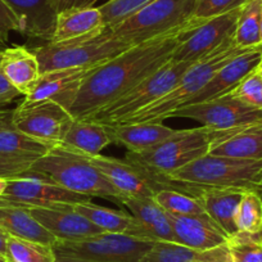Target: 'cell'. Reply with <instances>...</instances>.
<instances>
[{"label":"cell","instance_id":"1","mask_svg":"<svg viewBox=\"0 0 262 262\" xmlns=\"http://www.w3.org/2000/svg\"><path fill=\"white\" fill-rule=\"evenodd\" d=\"M201 22L203 21L193 18L168 34L134 45L108 62L97 66L85 77L70 108L72 117L81 120L92 117L150 76L171 59L186 32Z\"/></svg>","mask_w":262,"mask_h":262},{"label":"cell","instance_id":"2","mask_svg":"<svg viewBox=\"0 0 262 262\" xmlns=\"http://www.w3.org/2000/svg\"><path fill=\"white\" fill-rule=\"evenodd\" d=\"M26 178L52 181L74 193L92 198L99 196L120 203L123 196L84 155L60 144L34 161Z\"/></svg>","mask_w":262,"mask_h":262},{"label":"cell","instance_id":"3","mask_svg":"<svg viewBox=\"0 0 262 262\" xmlns=\"http://www.w3.org/2000/svg\"><path fill=\"white\" fill-rule=\"evenodd\" d=\"M257 48V47H256ZM253 49V48H251ZM249 49H242L236 47L235 42L230 41L224 45L208 57L193 63L188 71L181 76L172 90L163 95L161 99L156 100L144 110L130 116L121 123H140V122H162L172 117L176 111L184 105L189 104L205 85L213 77V75L228 64L230 60L238 55L243 54Z\"/></svg>","mask_w":262,"mask_h":262},{"label":"cell","instance_id":"4","mask_svg":"<svg viewBox=\"0 0 262 262\" xmlns=\"http://www.w3.org/2000/svg\"><path fill=\"white\" fill-rule=\"evenodd\" d=\"M200 188H238L262 191V161L206 155L167 176Z\"/></svg>","mask_w":262,"mask_h":262},{"label":"cell","instance_id":"5","mask_svg":"<svg viewBox=\"0 0 262 262\" xmlns=\"http://www.w3.org/2000/svg\"><path fill=\"white\" fill-rule=\"evenodd\" d=\"M131 48L116 39L110 27L93 36L80 37L62 42H47L35 48L41 74L62 69L89 67L108 62Z\"/></svg>","mask_w":262,"mask_h":262},{"label":"cell","instance_id":"6","mask_svg":"<svg viewBox=\"0 0 262 262\" xmlns=\"http://www.w3.org/2000/svg\"><path fill=\"white\" fill-rule=\"evenodd\" d=\"M224 130L202 127L179 130L157 147L140 153H126V160L137 162L155 172L168 176L193 161L208 155L212 143Z\"/></svg>","mask_w":262,"mask_h":262},{"label":"cell","instance_id":"7","mask_svg":"<svg viewBox=\"0 0 262 262\" xmlns=\"http://www.w3.org/2000/svg\"><path fill=\"white\" fill-rule=\"evenodd\" d=\"M195 3L196 0H156L110 29L116 39L134 47L188 24L193 19Z\"/></svg>","mask_w":262,"mask_h":262},{"label":"cell","instance_id":"8","mask_svg":"<svg viewBox=\"0 0 262 262\" xmlns=\"http://www.w3.org/2000/svg\"><path fill=\"white\" fill-rule=\"evenodd\" d=\"M191 64V62H178L170 59L150 76L135 85L133 89L85 120L97 121L108 126L118 125L172 90Z\"/></svg>","mask_w":262,"mask_h":262},{"label":"cell","instance_id":"9","mask_svg":"<svg viewBox=\"0 0 262 262\" xmlns=\"http://www.w3.org/2000/svg\"><path fill=\"white\" fill-rule=\"evenodd\" d=\"M155 243L126 234L102 233L82 241H58L53 249L57 257L77 262H140Z\"/></svg>","mask_w":262,"mask_h":262},{"label":"cell","instance_id":"10","mask_svg":"<svg viewBox=\"0 0 262 262\" xmlns=\"http://www.w3.org/2000/svg\"><path fill=\"white\" fill-rule=\"evenodd\" d=\"M72 121L71 113L53 100L25 99L13 112L17 130L52 147L62 143Z\"/></svg>","mask_w":262,"mask_h":262},{"label":"cell","instance_id":"11","mask_svg":"<svg viewBox=\"0 0 262 262\" xmlns=\"http://www.w3.org/2000/svg\"><path fill=\"white\" fill-rule=\"evenodd\" d=\"M172 117L190 118L212 130H233L262 122V110L246 104L231 94H225L184 105Z\"/></svg>","mask_w":262,"mask_h":262},{"label":"cell","instance_id":"12","mask_svg":"<svg viewBox=\"0 0 262 262\" xmlns=\"http://www.w3.org/2000/svg\"><path fill=\"white\" fill-rule=\"evenodd\" d=\"M242 8L201 22L189 30L171 59L195 63L233 41Z\"/></svg>","mask_w":262,"mask_h":262},{"label":"cell","instance_id":"13","mask_svg":"<svg viewBox=\"0 0 262 262\" xmlns=\"http://www.w3.org/2000/svg\"><path fill=\"white\" fill-rule=\"evenodd\" d=\"M92 196L82 195L64 189L52 181L37 178H19L8 180V186L0 195V206L18 207H59L90 202Z\"/></svg>","mask_w":262,"mask_h":262},{"label":"cell","instance_id":"14","mask_svg":"<svg viewBox=\"0 0 262 262\" xmlns=\"http://www.w3.org/2000/svg\"><path fill=\"white\" fill-rule=\"evenodd\" d=\"M27 210L57 241H82L104 233L85 216L76 212L72 205H63L59 207H29Z\"/></svg>","mask_w":262,"mask_h":262},{"label":"cell","instance_id":"15","mask_svg":"<svg viewBox=\"0 0 262 262\" xmlns=\"http://www.w3.org/2000/svg\"><path fill=\"white\" fill-rule=\"evenodd\" d=\"M97 66L54 70V71L41 74L34 89L29 95L25 97V99L53 100L70 112V108L72 107L76 99L82 81Z\"/></svg>","mask_w":262,"mask_h":262},{"label":"cell","instance_id":"16","mask_svg":"<svg viewBox=\"0 0 262 262\" xmlns=\"http://www.w3.org/2000/svg\"><path fill=\"white\" fill-rule=\"evenodd\" d=\"M176 243L198 251H208L228 243L229 235L210 217L167 213Z\"/></svg>","mask_w":262,"mask_h":262},{"label":"cell","instance_id":"17","mask_svg":"<svg viewBox=\"0 0 262 262\" xmlns=\"http://www.w3.org/2000/svg\"><path fill=\"white\" fill-rule=\"evenodd\" d=\"M261 60L262 47L249 49L235 57L213 75L212 79L189 102V104L215 99L230 93L242 80L258 70Z\"/></svg>","mask_w":262,"mask_h":262},{"label":"cell","instance_id":"18","mask_svg":"<svg viewBox=\"0 0 262 262\" xmlns=\"http://www.w3.org/2000/svg\"><path fill=\"white\" fill-rule=\"evenodd\" d=\"M120 205L125 206L140 225V238L150 242H175L167 212L153 198L123 195Z\"/></svg>","mask_w":262,"mask_h":262},{"label":"cell","instance_id":"19","mask_svg":"<svg viewBox=\"0 0 262 262\" xmlns=\"http://www.w3.org/2000/svg\"><path fill=\"white\" fill-rule=\"evenodd\" d=\"M18 19L19 34L31 39L52 40L57 13L50 0H3Z\"/></svg>","mask_w":262,"mask_h":262},{"label":"cell","instance_id":"20","mask_svg":"<svg viewBox=\"0 0 262 262\" xmlns=\"http://www.w3.org/2000/svg\"><path fill=\"white\" fill-rule=\"evenodd\" d=\"M208 153L220 157L262 161V122L224 130Z\"/></svg>","mask_w":262,"mask_h":262},{"label":"cell","instance_id":"21","mask_svg":"<svg viewBox=\"0 0 262 262\" xmlns=\"http://www.w3.org/2000/svg\"><path fill=\"white\" fill-rule=\"evenodd\" d=\"M0 67L8 81L25 97L31 93L41 76L36 55L24 45H13L2 50Z\"/></svg>","mask_w":262,"mask_h":262},{"label":"cell","instance_id":"22","mask_svg":"<svg viewBox=\"0 0 262 262\" xmlns=\"http://www.w3.org/2000/svg\"><path fill=\"white\" fill-rule=\"evenodd\" d=\"M115 143L123 145L128 152L140 153L166 142L179 130L163 125L162 122L118 123L111 125Z\"/></svg>","mask_w":262,"mask_h":262},{"label":"cell","instance_id":"23","mask_svg":"<svg viewBox=\"0 0 262 262\" xmlns=\"http://www.w3.org/2000/svg\"><path fill=\"white\" fill-rule=\"evenodd\" d=\"M105 27L107 26L99 7L67 9L57 14L55 29L49 42H62L93 36L104 31Z\"/></svg>","mask_w":262,"mask_h":262},{"label":"cell","instance_id":"24","mask_svg":"<svg viewBox=\"0 0 262 262\" xmlns=\"http://www.w3.org/2000/svg\"><path fill=\"white\" fill-rule=\"evenodd\" d=\"M115 139L108 125L92 120L74 118L60 145L76 153L94 157L104 148L113 144Z\"/></svg>","mask_w":262,"mask_h":262},{"label":"cell","instance_id":"25","mask_svg":"<svg viewBox=\"0 0 262 262\" xmlns=\"http://www.w3.org/2000/svg\"><path fill=\"white\" fill-rule=\"evenodd\" d=\"M244 191L238 188H202L196 198L206 213L230 236L238 231L235 216Z\"/></svg>","mask_w":262,"mask_h":262},{"label":"cell","instance_id":"26","mask_svg":"<svg viewBox=\"0 0 262 262\" xmlns=\"http://www.w3.org/2000/svg\"><path fill=\"white\" fill-rule=\"evenodd\" d=\"M140 262H231L228 243L208 251H198L173 242H156Z\"/></svg>","mask_w":262,"mask_h":262},{"label":"cell","instance_id":"27","mask_svg":"<svg viewBox=\"0 0 262 262\" xmlns=\"http://www.w3.org/2000/svg\"><path fill=\"white\" fill-rule=\"evenodd\" d=\"M0 228L11 236L47 246H54L58 242L27 208L18 206H0Z\"/></svg>","mask_w":262,"mask_h":262},{"label":"cell","instance_id":"28","mask_svg":"<svg viewBox=\"0 0 262 262\" xmlns=\"http://www.w3.org/2000/svg\"><path fill=\"white\" fill-rule=\"evenodd\" d=\"M76 212L92 221L93 224L102 229L104 233L126 234V235L140 238V225L133 215L118 210L98 206L90 202H79L72 205ZM142 239V238H140Z\"/></svg>","mask_w":262,"mask_h":262},{"label":"cell","instance_id":"29","mask_svg":"<svg viewBox=\"0 0 262 262\" xmlns=\"http://www.w3.org/2000/svg\"><path fill=\"white\" fill-rule=\"evenodd\" d=\"M52 145L24 134L16 127L0 133V156L37 160L52 149Z\"/></svg>","mask_w":262,"mask_h":262},{"label":"cell","instance_id":"30","mask_svg":"<svg viewBox=\"0 0 262 262\" xmlns=\"http://www.w3.org/2000/svg\"><path fill=\"white\" fill-rule=\"evenodd\" d=\"M262 0H249L242 8L236 24L234 42L242 49L262 47L259 35V22H261Z\"/></svg>","mask_w":262,"mask_h":262},{"label":"cell","instance_id":"31","mask_svg":"<svg viewBox=\"0 0 262 262\" xmlns=\"http://www.w3.org/2000/svg\"><path fill=\"white\" fill-rule=\"evenodd\" d=\"M153 200L167 213L181 216H205L207 215L201 201L195 195L175 190L162 189L155 194Z\"/></svg>","mask_w":262,"mask_h":262},{"label":"cell","instance_id":"32","mask_svg":"<svg viewBox=\"0 0 262 262\" xmlns=\"http://www.w3.org/2000/svg\"><path fill=\"white\" fill-rule=\"evenodd\" d=\"M7 259L9 262H55L57 256L53 246L8 236Z\"/></svg>","mask_w":262,"mask_h":262},{"label":"cell","instance_id":"33","mask_svg":"<svg viewBox=\"0 0 262 262\" xmlns=\"http://www.w3.org/2000/svg\"><path fill=\"white\" fill-rule=\"evenodd\" d=\"M235 224L238 231H244V233L262 231V196L259 191H244L236 211Z\"/></svg>","mask_w":262,"mask_h":262},{"label":"cell","instance_id":"34","mask_svg":"<svg viewBox=\"0 0 262 262\" xmlns=\"http://www.w3.org/2000/svg\"><path fill=\"white\" fill-rule=\"evenodd\" d=\"M228 248L231 262H262V231H236L229 236Z\"/></svg>","mask_w":262,"mask_h":262},{"label":"cell","instance_id":"35","mask_svg":"<svg viewBox=\"0 0 262 262\" xmlns=\"http://www.w3.org/2000/svg\"><path fill=\"white\" fill-rule=\"evenodd\" d=\"M156 0H108L99 7L107 27H115Z\"/></svg>","mask_w":262,"mask_h":262},{"label":"cell","instance_id":"36","mask_svg":"<svg viewBox=\"0 0 262 262\" xmlns=\"http://www.w3.org/2000/svg\"><path fill=\"white\" fill-rule=\"evenodd\" d=\"M249 0H196L193 18L207 21L246 6Z\"/></svg>","mask_w":262,"mask_h":262},{"label":"cell","instance_id":"37","mask_svg":"<svg viewBox=\"0 0 262 262\" xmlns=\"http://www.w3.org/2000/svg\"><path fill=\"white\" fill-rule=\"evenodd\" d=\"M228 94L238 98L246 104L262 110V76L258 70L242 80Z\"/></svg>","mask_w":262,"mask_h":262},{"label":"cell","instance_id":"38","mask_svg":"<svg viewBox=\"0 0 262 262\" xmlns=\"http://www.w3.org/2000/svg\"><path fill=\"white\" fill-rule=\"evenodd\" d=\"M32 163L34 160L29 158L0 156V179L12 180V179L26 178L27 171L30 170Z\"/></svg>","mask_w":262,"mask_h":262},{"label":"cell","instance_id":"39","mask_svg":"<svg viewBox=\"0 0 262 262\" xmlns=\"http://www.w3.org/2000/svg\"><path fill=\"white\" fill-rule=\"evenodd\" d=\"M13 31H19L18 19L3 0H0V44H6Z\"/></svg>","mask_w":262,"mask_h":262},{"label":"cell","instance_id":"40","mask_svg":"<svg viewBox=\"0 0 262 262\" xmlns=\"http://www.w3.org/2000/svg\"><path fill=\"white\" fill-rule=\"evenodd\" d=\"M0 55H2V50H0ZM19 95L21 94H19L18 90L8 81L3 70L0 67V108L12 103Z\"/></svg>","mask_w":262,"mask_h":262},{"label":"cell","instance_id":"41","mask_svg":"<svg viewBox=\"0 0 262 262\" xmlns=\"http://www.w3.org/2000/svg\"><path fill=\"white\" fill-rule=\"evenodd\" d=\"M98 0H50L53 9L55 13L67 11V9L74 8H89L93 7Z\"/></svg>","mask_w":262,"mask_h":262},{"label":"cell","instance_id":"42","mask_svg":"<svg viewBox=\"0 0 262 262\" xmlns=\"http://www.w3.org/2000/svg\"><path fill=\"white\" fill-rule=\"evenodd\" d=\"M13 112L14 110H0V133L7 128L14 127Z\"/></svg>","mask_w":262,"mask_h":262},{"label":"cell","instance_id":"43","mask_svg":"<svg viewBox=\"0 0 262 262\" xmlns=\"http://www.w3.org/2000/svg\"><path fill=\"white\" fill-rule=\"evenodd\" d=\"M9 234H7L3 229L0 228V256L7 258V241Z\"/></svg>","mask_w":262,"mask_h":262},{"label":"cell","instance_id":"44","mask_svg":"<svg viewBox=\"0 0 262 262\" xmlns=\"http://www.w3.org/2000/svg\"><path fill=\"white\" fill-rule=\"evenodd\" d=\"M7 186H8V180L7 179H0V195H3Z\"/></svg>","mask_w":262,"mask_h":262},{"label":"cell","instance_id":"45","mask_svg":"<svg viewBox=\"0 0 262 262\" xmlns=\"http://www.w3.org/2000/svg\"><path fill=\"white\" fill-rule=\"evenodd\" d=\"M55 262H77V261H72V259H69V258H62V257H57Z\"/></svg>","mask_w":262,"mask_h":262},{"label":"cell","instance_id":"46","mask_svg":"<svg viewBox=\"0 0 262 262\" xmlns=\"http://www.w3.org/2000/svg\"><path fill=\"white\" fill-rule=\"evenodd\" d=\"M259 35H261V45H262V12H261V22H259Z\"/></svg>","mask_w":262,"mask_h":262},{"label":"cell","instance_id":"47","mask_svg":"<svg viewBox=\"0 0 262 262\" xmlns=\"http://www.w3.org/2000/svg\"><path fill=\"white\" fill-rule=\"evenodd\" d=\"M0 262H9V261L6 258V257H2V256H0Z\"/></svg>","mask_w":262,"mask_h":262},{"label":"cell","instance_id":"48","mask_svg":"<svg viewBox=\"0 0 262 262\" xmlns=\"http://www.w3.org/2000/svg\"><path fill=\"white\" fill-rule=\"evenodd\" d=\"M258 72H259V75L262 76V69H258Z\"/></svg>","mask_w":262,"mask_h":262},{"label":"cell","instance_id":"49","mask_svg":"<svg viewBox=\"0 0 262 262\" xmlns=\"http://www.w3.org/2000/svg\"><path fill=\"white\" fill-rule=\"evenodd\" d=\"M258 69H262V60H261V64H259V67Z\"/></svg>","mask_w":262,"mask_h":262},{"label":"cell","instance_id":"50","mask_svg":"<svg viewBox=\"0 0 262 262\" xmlns=\"http://www.w3.org/2000/svg\"><path fill=\"white\" fill-rule=\"evenodd\" d=\"M259 194H261V196H262V191H261V193H259Z\"/></svg>","mask_w":262,"mask_h":262}]
</instances>
